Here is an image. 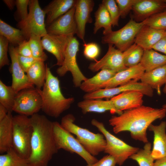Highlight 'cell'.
<instances>
[{
    "label": "cell",
    "instance_id": "1",
    "mask_svg": "<svg viewBox=\"0 0 166 166\" xmlns=\"http://www.w3.org/2000/svg\"><path fill=\"white\" fill-rule=\"evenodd\" d=\"M166 108H154L142 105L123 111L118 116H113L109 120L116 134L125 131L130 132L134 139L146 143L148 142L146 131L152 122L164 118Z\"/></svg>",
    "mask_w": 166,
    "mask_h": 166
},
{
    "label": "cell",
    "instance_id": "2",
    "mask_svg": "<svg viewBox=\"0 0 166 166\" xmlns=\"http://www.w3.org/2000/svg\"><path fill=\"white\" fill-rule=\"evenodd\" d=\"M30 119L33 132L31 154L27 160L34 166H47L58 151L54 138L53 122L38 113L31 116Z\"/></svg>",
    "mask_w": 166,
    "mask_h": 166
},
{
    "label": "cell",
    "instance_id": "3",
    "mask_svg": "<svg viewBox=\"0 0 166 166\" xmlns=\"http://www.w3.org/2000/svg\"><path fill=\"white\" fill-rule=\"evenodd\" d=\"M46 75L42 89H37L42 100V111L47 115L58 117L73 103V97L65 98L61 91L58 78L52 73L46 64Z\"/></svg>",
    "mask_w": 166,
    "mask_h": 166
},
{
    "label": "cell",
    "instance_id": "4",
    "mask_svg": "<svg viewBox=\"0 0 166 166\" xmlns=\"http://www.w3.org/2000/svg\"><path fill=\"white\" fill-rule=\"evenodd\" d=\"M75 118L71 114L63 117L61 124L66 130L75 135L76 138L85 150L95 156L104 152L106 141L102 134L94 133L74 123Z\"/></svg>",
    "mask_w": 166,
    "mask_h": 166
},
{
    "label": "cell",
    "instance_id": "5",
    "mask_svg": "<svg viewBox=\"0 0 166 166\" xmlns=\"http://www.w3.org/2000/svg\"><path fill=\"white\" fill-rule=\"evenodd\" d=\"M33 132L30 118L19 114L13 116L12 148L21 157L28 159L31 152Z\"/></svg>",
    "mask_w": 166,
    "mask_h": 166
},
{
    "label": "cell",
    "instance_id": "6",
    "mask_svg": "<svg viewBox=\"0 0 166 166\" xmlns=\"http://www.w3.org/2000/svg\"><path fill=\"white\" fill-rule=\"evenodd\" d=\"M92 124L104 136L106 145L104 152L113 157L117 164L122 165L132 155L137 152L138 148L132 146L110 133L104 124L96 119H93Z\"/></svg>",
    "mask_w": 166,
    "mask_h": 166
},
{
    "label": "cell",
    "instance_id": "7",
    "mask_svg": "<svg viewBox=\"0 0 166 166\" xmlns=\"http://www.w3.org/2000/svg\"><path fill=\"white\" fill-rule=\"evenodd\" d=\"M53 132L56 147L71 153H76L81 157L87 164L95 163L98 160L88 152L72 134L57 121L53 122Z\"/></svg>",
    "mask_w": 166,
    "mask_h": 166
},
{
    "label": "cell",
    "instance_id": "8",
    "mask_svg": "<svg viewBox=\"0 0 166 166\" xmlns=\"http://www.w3.org/2000/svg\"><path fill=\"white\" fill-rule=\"evenodd\" d=\"M29 13L23 22L18 23L20 29L26 40L33 36L42 38L48 33L45 27V12L40 7L38 0H30Z\"/></svg>",
    "mask_w": 166,
    "mask_h": 166
},
{
    "label": "cell",
    "instance_id": "9",
    "mask_svg": "<svg viewBox=\"0 0 166 166\" xmlns=\"http://www.w3.org/2000/svg\"><path fill=\"white\" fill-rule=\"evenodd\" d=\"M145 22V19L137 22L132 18L120 29L104 35L101 42L114 45L117 49L123 52L134 43L136 35Z\"/></svg>",
    "mask_w": 166,
    "mask_h": 166
},
{
    "label": "cell",
    "instance_id": "10",
    "mask_svg": "<svg viewBox=\"0 0 166 166\" xmlns=\"http://www.w3.org/2000/svg\"><path fill=\"white\" fill-rule=\"evenodd\" d=\"M79 43L74 36L69 38L62 65L57 69L60 77L64 76L68 72L71 73L73 84L76 87H80L82 83L87 79L82 73L77 61V54L79 50Z\"/></svg>",
    "mask_w": 166,
    "mask_h": 166
},
{
    "label": "cell",
    "instance_id": "11",
    "mask_svg": "<svg viewBox=\"0 0 166 166\" xmlns=\"http://www.w3.org/2000/svg\"><path fill=\"white\" fill-rule=\"evenodd\" d=\"M42 104L36 88L25 89L17 94L13 111L19 114L32 116L42 109Z\"/></svg>",
    "mask_w": 166,
    "mask_h": 166
},
{
    "label": "cell",
    "instance_id": "12",
    "mask_svg": "<svg viewBox=\"0 0 166 166\" xmlns=\"http://www.w3.org/2000/svg\"><path fill=\"white\" fill-rule=\"evenodd\" d=\"M131 90L139 91L148 97H152L153 95V89L148 86L141 82L135 81L114 88L101 89L86 93L84 96L83 98L101 99L112 97L124 92Z\"/></svg>",
    "mask_w": 166,
    "mask_h": 166
},
{
    "label": "cell",
    "instance_id": "13",
    "mask_svg": "<svg viewBox=\"0 0 166 166\" xmlns=\"http://www.w3.org/2000/svg\"><path fill=\"white\" fill-rule=\"evenodd\" d=\"M108 45V51L104 56L89 65V69L92 72L106 69L117 73L127 68L124 64L123 52L115 48L113 45Z\"/></svg>",
    "mask_w": 166,
    "mask_h": 166
},
{
    "label": "cell",
    "instance_id": "14",
    "mask_svg": "<svg viewBox=\"0 0 166 166\" xmlns=\"http://www.w3.org/2000/svg\"><path fill=\"white\" fill-rule=\"evenodd\" d=\"M9 52L11 62L10 71L13 89L17 93L23 89L34 88V85L30 81L19 63L15 47L10 45Z\"/></svg>",
    "mask_w": 166,
    "mask_h": 166
},
{
    "label": "cell",
    "instance_id": "15",
    "mask_svg": "<svg viewBox=\"0 0 166 166\" xmlns=\"http://www.w3.org/2000/svg\"><path fill=\"white\" fill-rule=\"evenodd\" d=\"M75 6L56 19L46 28L48 34L68 37L77 33L74 14Z\"/></svg>",
    "mask_w": 166,
    "mask_h": 166
},
{
    "label": "cell",
    "instance_id": "16",
    "mask_svg": "<svg viewBox=\"0 0 166 166\" xmlns=\"http://www.w3.org/2000/svg\"><path fill=\"white\" fill-rule=\"evenodd\" d=\"M94 6V2L92 0H77L75 5L74 17L77 26L76 34L83 41L86 25L93 22L91 14Z\"/></svg>",
    "mask_w": 166,
    "mask_h": 166
},
{
    "label": "cell",
    "instance_id": "17",
    "mask_svg": "<svg viewBox=\"0 0 166 166\" xmlns=\"http://www.w3.org/2000/svg\"><path fill=\"white\" fill-rule=\"evenodd\" d=\"M70 37L47 34L42 38L43 48L55 57L57 61L56 65H62Z\"/></svg>",
    "mask_w": 166,
    "mask_h": 166
},
{
    "label": "cell",
    "instance_id": "18",
    "mask_svg": "<svg viewBox=\"0 0 166 166\" xmlns=\"http://www.w3.org/2000/svg\"><path fill=\"white\" fill-rule=\"evenodd\" d=\"M145 72L140 63L117 73L105 83L102 88H110L123 85L132 82L137 81Z\"/></svg>",
    "mask_w": 166,
    "mask_h": 166
},
{
    "label": "cell",
    "instance_id": "19",
    "mask_svg": "<svg viewBox=\"0 0 166 166\" xmlns=\"http://www.w3.org/2000/svg\"><path fill=\"white\" fill-rule=\"evenodd\" d=\"M144 95L138 91H128L112 97L110 100L117 110L122 113L142 105Z\"/></svg>",
    "mask_w": 166,
    "mask_h": 166
},
{
    "label": "cell",
    "instance_id": "20",
    "mask_svg": "<svg viewBox=\"0 0 166 166\" xmlns=\"http://www.w3.org/2000/svg\"><path fill=\"white\" fill-rule=\"evenodd\" d=\"M166 8L165 0H139L134 6L132 10L135 17L141 22Z\"/></svg>",
    "mask_w": 166,
    "mask_h": 166
},
{
    "label": "cell",
    "instance_id": "21",
    "mask_svg": "<svg viewBox=\"0 0 166 166\" xmlns=\"http://www.w3.org/2000/svg\"><path fill=\"white\" fill-rule=\"evenodd\" d=\"M166 122L162 121L158 125L151 124L148 128L154 133L152 156L154 160L166 157Z\"/></svg>",
    "mask_w": 166,
    "mask_h": 166
},
{
    "label": "cell",
    "instance_id": "22",
    "mask_svg": "<svg viewBox=\"0 0 166 166\" xmlns=\"http://www.w3.org/2000/svg\"><path fill=\"white\" fill-rule=\"evenodd\" d=\"M166 35V31L154 29L145 24L136 35L134 43L144 50L152 49L153 46Z\"/></svg>",
    "mask_w": 166,
    "mask_h": 166
},
{
    "label": "cell",
    "instance_id": "23",
    "mask_svg": "<svg viewBox=\"0 0 166 166\" xmlns=\"http://www.w3.org/2000/svg\"><path fill=\"white\" fill-rule=\"evenodd\" d=\"M77 0H53L43 9L46 16L45 24L52 22L74 6Z\"/></svg>",
    "mask_w": 166,
    "mask_h": 166
},
{
    "label": "cell",
    "instance_id": "24",
    "mask_svg": "<svg viewBox=\"0 0 166 166\" xmlns=\"http://www.w3.org/2000/svg\"><path fill=\"white\" fill-rule=\"evenodd\" d=\"M77 106L84 114L89 112L102 113L107 111L118 115L122 113L117 110L110 99L105 101L101 99H84L77 103Z\"/></svg>",
    "mask_w": 166,
    "mask_h": 166
},
{
    "label": "cell",
    "instance_id": "25",
    "mask_svg": "<svg viewBox=\"0 0 166 166\" xmlns=\"http://www.w3.org/2000/svg\"><path fill=\"white\" fill-rule=\"evenodd\" d=\"M13 118L9 112L6 117L0 121V153L2 154L12 148Z\"/></svg>",
    "mask_w": 166,
    "mask_h": 166
},
{
    "label": "cell",
    "instance_id": "26",
    "mask_svg": "<svg viewBox=\"0 0 166 166\" xmlns=\"http://www.w3.org/2000/svg\"><path fill=\"white\" fill-rule=\"evenodd\" d=\"M116 73L115 72L111 70H101L93 77L88 78L83 81L79 87L86 93L101 89L103 85L112 78Z\"/></svg>",
    "mask_w": 166,
    "mask_h": 166
},
{
    "label": "cell",
    "instance_id": "27",
    "mask_svg": "<svg viewBox=\"0 0 166 166\" xmlns=\"http://www.w3.org/2000/svg\"><path fill=\"white\" fill-rule=\"evenodd\" d=\"M166 79V65L150 71L145 72L142 76L141 82L155 89L158 94H161L160 88L165 84Z\"/></svg>",
    "mask_w": 166,
    "mask_h": 166
},
{
    "label": "cell",
    "instance_id": "28",
    "mask_svg": "<svg viewBox=\"0 0 166 166\" xmlns=\"http://www.w3.org/2000/svg\"><path fill=\"white\" fill-rule=\"evenodd\" d=\"M140 63L145 72H148L166 65V56L152 49L144 50Z\"/></svg>",
    "mask_w": 166,
    "mask_h": 166
},
{
    "label": "cell",
    "instance_id": "29",
    "mask_svg": "<svg viewBox=\"0 0 166 166\" xmlns=\"http://www.w3.org/2000/svg\"><path fill=\"white\" fill-rule=\"evenodd\" d=\"M95 22L93 28L94 34H96L102 28L104 35H106L112 31V26L111 18L109 12L102 3L95 13Z\"/></svg>",
    "mask_w": 166,
    "mask_h": 166
},
{
    "label": "cell",
    "instance_id": "30",
    "mask_svg": "<svg viewBox=\"0 0 166 166\" xmlns=\"http://www.w3.org/2000/svg\"><path fill=\"white\" fill-rule=\"evenodd\" d=\"M44 62L42 61L36 62L26 72L30 81L39 89L43 87L46 77V67Z\"/></svg>",
    "mask_w": 166,
    "mask_h": 166
},
{
    "label": "cell",
    "instance_id": "31",
    "mask_svg": "<svg viewBox=\"0 0 166 166\" xmlns=\"http://www.w3.org/2000/svg\"><path fill=\"white\" fill-rule=\"evenodd\" d=\"M0 35L6 38L10 45L15 47L26 40L20 29L13 27L1 19H0Z\"/></svg>",
    "mask_w": 166,
    "mask_h": 166
},
{
    "label": "cell",
    "instance_id": "32",
    "mask_svg": "<svg viewBox=\"0 0 166 166\" xmlns=\"http://www.w3.org/2000/svg\"><path fill=\"white\" fill-rule=\"evenodd\" d=\"M144 51L143 48L134 43L123 52L125 66L127 68L131 67L140 63Z\"/></svg>",
    "mask_w": 166,
    "mask_h": 166
},
{
    "label": "cell",
    "instance_id": "33",
    "mask_svg": "<svg viewBox=\"0 0 166 166\" xmlns=\"http://www.w3.org/2000/svg\"><path fill=\"white\" fill-rule=\"evenodd\" d=\"M17 93L11 86L5 85L0 81V104L12 112L14 105Z\"/></svg>",
    "mask_w": 166,
    "mask_h": 166
},
{
    "label": "cell",
    "instance_id": "34",
    "mask_svg": "<svg viewBox=\"0 0 166 166\" xmlns=\"http://www.w3.org/2000/svg\"><path fill=\"white\" fill-rule=\"evenodd\" d=\"M0 155V166H34L20 156L12 148Z\"/></svg>",
    "mask_w": 166,
    "mask_h": 166
},
{
    "label": "cell",
    "instance_id": "35",
    "mask_svg": "<svg viewBox=\"0 0 166 166\" xmlns=\"http://www.w3.org/2000/svg\"><path fill=\"white\" fill-rule=\"evenodd\" d=\"M151 148V143H145L143 149H139L129 158L136 161L139 166H153L154 160L152 156Z\"/></svg>",
    "mask_w": 166,
    "mask_h": 166
},
{
    "label": "cell",
    "instance_id": "36",
    "mask_svg": "<svg viewBox=\"0 0 166 166\" xmlns=\"http://www.w3.org/2000/svg\"><path fill=\"white\" fill-rule=\"evenodd\" d=\"M41 38L33 36L28 40L33 57L44 61L47 59L48 56L44 51Z\"/></svg>",
    "mask_w": 166,
    "mask_h": 166
},
{
    "label": "cell",
    "instance_id": "37",
    "mask_svg": "<svg viewBox=\"0 0 166 166\" xmlns=\"http://www.w3.org/2000/svg\"><path fill=\"white\" fill-rule=\"evenodd\" d=\"M145 20V25L156 30L166 31V11L155 14Z\"/></svg>",
    "mask_w": 166,
    "mask_h": 166
},
{
    "label": "cell",
    "instance_id": "38",
    "mask_svg": "<svg viewBox=\"0 0 166 166\" xmlns=\"http://www.w3.org/2000/svg\"><path fill=\"white\" fill-rule=\"evenodd\" d=\"M110 14L112 26H118V22L120 15L117 4L114 0H103L102 1Z\"/></svg>",
    "mask_w": 166,
    "mask_h": 166
},
{
    "label": "cell",
    "instance_id": "39",
    "mask_svg": "<svg viewBox=\"0 0 166 166\" xmlns=\"http://www.w3.org/2000/svg\"><path fill=\"white\" fill-rule=\"evenodd\" d=\"M84 49L83 54L88 59L94 60L96 61V58L99 56L100 53V48L96 43L84 42L83 44Z\"/></svg>",
    "mask_w": 166,
    "mask_h": 166
},
{
    "label": "cell",
    "instance_id": "40",
    "mask_svg": "<svg viewBox=\"0 0 166 166\" xmlns=\"http://www.w3.org/2000/svg\"><path fill=\"white\" fill-rule=\"evenodd\" d=\"M8 40L4 37L0 35V68L10 64L8 57L9 44Z\"/></svg>",
    "mask_w": 166,
    "mask_h": 166
},
{
    "label": "cell",
    "instance_id": "41",
    "mask_svg": "<svg viewBox=\"0 0 166 166\" xmlns=\"http://www.w3.org/2000/svg\"><path fill=\"white\" fill-rule=\"evenodd\" d=\"M139 0H116L118 6L120 17L123 18H126L130 11L132 10L133 7Z\"/></svg>",
    "mask_w": 166,
    "mask_h": 166
},
{
    "label": "cell",
    "instance_id": "42",
    "mask_svg": "<svg viewBox=\"0 0 166 166\" xmlns=\"http://www.w3.org/2000/svg\"><path fill=\"white\" fill-rule=\"evenodd\" d=\"M30 0H16V6L17 8L16 13L19 18L18 23L24 22L28 15V7H29Z\"/></svg>",
    "mask_w": 166,
    "mask_h": 166
},
{
    "label": "cell",
    "instance_id": "43",
    "mask_svg": "<svg viewBox=\"0 0 166 166\" xmlns=\"http://www.w3.org/2000/svg\"><path fill=\"white\" fill-rule=\"evenodd\" d=\"M18 59L21 66L24 72L26 73L36 62L38 61H42L33 57H25L18 55Z\"/></svg>",
    "mask_w": 166,
    "mask_h": 166
},
{
    "label": "cell",
    "instance_id": "44",
    "mask_svg": "<svg viewBox=\"0 0 166 166\" xmlns=\"http://www.w3.org/2000/svg\"><path fill=\"white\" fill-rule=\"evenodd\" d=\"M18 55L25 57H32L29 40H26L15 47Z\"/></svg>",
    "mask_w": 166,
    "mask_h": 166
},
{
    "label": "cell",
    "instance_id": "45",
    "mask_svg": "<svg viewBox=\"0 0 166 166\" xmlns=\"http://www.w3.org/2000/svg\"><path fill=\"white\" fill-rule=\"evenodd\" d=\"M116 164L115 158L112 156L107 155L95 163L87 164L86 166H116Z\"/></svg>",
    "mask_w": 166,
    "mask_h": 166
},
{
    "label": "cell",
    "instance_id": "46",
    "mask_svg": "<svg viewBox=\"0 0 166 166\" xmlns=\"http://www.w3.org/2000/svg\"><path fill=\"white\" fill-rule=\"evenodd\" d=\"M152 49L163 53L166 56V35L154 45Z\"/></svg>",
    "mask_w": 166,
    "mask_h": 166
},
{
    "label": "cell",
    "instance_id": "47",
    "mask_svg": "<svg viewBox=\"0 0 166 166\" xmlns=\"http://www.w3.org/2000/svg\"><path fill=\"white\" fill-rule=\"evenodd\" d=\"M8 112V111L5 107L0 104V121L6 117Z\"/></svg>",
    "mask_w": 166,
    "mask_h": 166
},
{
    "label": "cell",
    "instance_id": "48",
    "mask_svg": "<svg viewBox=\"0 0 166 166\" xmlns=\"http://www.w3.org/2000/svg\"><path fill=\"white\" fill-rule=\"evenodd\" d=\"M16 1L14 0H3V2L10 10L13 9L16 6Z\"/></svg>",
    "mask_w": 166,
    "mask_h": 166
},
{
    "label": "cell",
    "instance_id": "49",
    "mask_svg": "<svg viewBox=\"0 0 166 166\" xmlns=\"http://www.w3.org/2000/svg\"><path fill=\"white\" fill-rule=\"evenodd\" d=\"M153 166H166V157L156 160Z\"/></svg>",
    "mask_w": 166,
    "mask_h": 166
},
{
    "label": "cell",
    "instance_id": "50",
    "mask_svg": "<svg viewBox=\"0 0 166 166\" xmlns=\"http://www.w3.org/2000/svg\"><path fill=\"white\" fill-rule=\"evenodd\" d=\"M165 86L163 89V91L164 93H166V79L165 83Z\"/></svg>",
    "mask_w": 166,
    "mask_h": 166
},
{
    "label": "cell",
    "instance_id": "51",
    "mask_svg": "<svg viewBox=\"0 0 166 166\" xmlns=\"http://www.w3.org/2000/svg\"><path fill=\"white\" fill-rule=\"evenodd\" d=\"M162 108H166V104L163 105V106H162Z\"/></svg>",
    "mask_w": 166,
    "mask_h": 166
},
{
    "label": "cell",
    "instance_id": "52",
    "mask_svg": "<svg viewBox=\"0 0 166 166\" xmlns=\"http://www.w3.org/2000/svg\"><path fill=\"white\" fill-rule=\"evenodd\" d=\"M165 2H166V0H165Z\"/></svg>",
    "mask_w": 166,
    "mask_h": 166
},
{
    "label": "cell",
    "instance_id": "53",
    "mask_svg": "<svg viewBox=\"0 0 166 166\" xmlns=\"http://www.w3.org/2000/svg\"></svg>",
    "mask_w": 166,
    "mask_h": 166
}]
</instances>
